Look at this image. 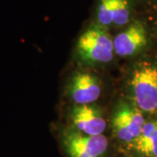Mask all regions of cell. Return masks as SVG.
Segmentation results:
<instances>
[{
  "label": "cell",
  "mask_w": 157,
  "mask_h": 157,
  "mask_svg": "<svg viewBox=\"0 0 157 157\" xmlns=\"http://www.w3.org/2000/svg\"><path fill=\"white\" fill-rule=\"evenodd\" d=\"M77 50L81 59L88 62L107 63L114 56L113 40L106 27L99 24L90 26L80 35Z\"/></svg>",
  "instance_id": "obj_1"
},
{
  "label": "cell",
  "mask_w": 157,
  "mask_h": 157,
  "mask_svg": "<svg viewBox=\"0 0 157 157\" xmlns=\"http://www.w3.org/2000/svg\"><path fill=\"white\" fill-rule=\"evenodd\" d=\"M131 87L137 107L145 112L157 109V67L147 63L140 65L135 70Z\"/></svg>",
  "instance_id": "obj_2"
},
{
  "label": "cell",
  "mask_w": 157,
  "mask_h": 157,
  "mask_svg": "<svg viewBox=\"0 0 157 157\" xmlns=\"http://www.w3.org/2000/svg\"><path fill=\"white\" fill-rule=\"evenodd\" d=\"M62 140L69 157H101L108 147L106 136L86 135L78 130L66 132Z\"/></svg>",
  "instance_id": "obj_3"
},
{
  "label": "cell",
  "mask_w": 157,
  "mask_h": 157,
  "mask_svg": "<svg viewBox=\"0 0 157 157\" xmlns=\"http://www.w3.org/2000/svg\"><path fill=\"white\" fill-rule=\"evenodd\" d=\"M145 123L144 117L138 107L123 106L113 116V128L119 140L132 144L140 136Z\"/></svg>",
  "instance_id": "obj_4"
},
{
  "label": "cell",
  "mask_w": 157,
  "mask_h": 157,
  "mask_svg": "<svg viewBox=\"0 0 157 157\" xmlns=\"http://www.w3.org/2000/svg\"><path fill=\"white\" fill-rule=\"evenodd\" d=\"M147 44V32L140 22L131 24L113 39L114 52L118 56L134 55Z\"/></svg>",
  "instance_id": "obj_5"
},
{
  "label": "cell",
  "mask_w": 157,
  "mask_h": 157,
  "mask_svg": "<svg viewBox=\"0 0 157 157\" xmlns=\"http://www.w3.org/2000/svg\"><path fill=\"white\" fill-rule=\"evenodd\" d=\"M72 121L76 129L86 135H101L107 122L100 111L90 105H78L72 112Z\"/></svg>",
  "instance_id": "obj_6"
},
{
  "label": "cell",
  "mask_w": 157,
  "mask_h": 157,
  "mask_svg": "<svg viewBox=\"0 0 157 157\" xmlns=\"http://www.w3.org/2000/svg\"><path fill=\"white\" fill-rule=\"evenodd\" d=\"M131 16L130 0H100L97 10L98 24L107 27L111 25L122 26Z\"/></svg>",
  "instance_id": "obj_7"
},
{
  "label": "cell",
  "mask_w": 157,
  "mask_h": 157,
  "mask_svg": "<svg viewBox=\"0 0 157 157\" xmlns=\"http://www.w3.org/2000/svg\"><path fill=\"white\" fill-rule=\"evenodd\" d=\"M100 81L89 73H76L70 85V94L78 105H90L101 96Z\"/></svg>",
  "instance_id": "obj_8"
},
{
  "label": "cell",
  "mask_w": 157,
  "mask_h": 157,
  "mask_svg": "<svg viewBox=\"0 0 157 157\" xmlns=\"http://www.w3.org/2000/svg\"><path fill=\"white\" fill-rule=\"evenodd\" d=\"M135 151L145 157H157V122H146L140 136L132 143Z\"/></svg>",
  "instance_id": "obj_9"
}]
</instances>
